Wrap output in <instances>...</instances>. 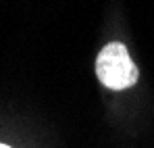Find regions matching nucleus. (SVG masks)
Instances as JSON below:
<instances>
[{
    "label": "nucleus",
    "mask_w": 154,
    "mask_h": 148,
    "mask_svg": "<svg viewBox=\"0 0 154 148\" xmlns=\"http://www.w3.org/2000/svg\"><path fill=\"white\" fill-rule=\"evenodd\" d=\"M96 73L108 90H125L137 81V67L121 42H110L100 50Z\"/></svg>",
    "instance_id": "obj_1"
},
{
    "label": "nucleus",
    "mask_w": 154,
    "mask_h": 148,
    "mask_svg": "<svg viewBox=\"0 0 154 148\" xmlns=\"http://www.w3.org/2000/svg\"><path fill=\"white\" fill-rule=\"evenodd\" d=\"M0 148H11V146H6V144H0Z\"/></svg>",
    "instance_id": "obj_2"
}]
</instances>
